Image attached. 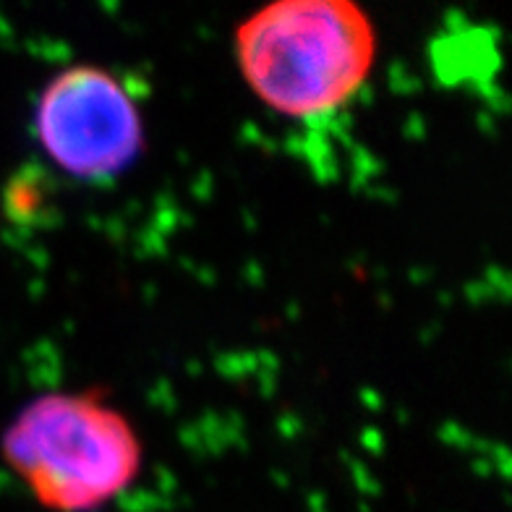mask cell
Wrapping results in <instances>:
<instances>
[{
  "mask_svg": "<svg viewBox=\"0 0 512 512\" xmlns=\"http://www.w3.org/2000/svg\"><path fill=\"white\" fill-rule=\"evenodd\" d=\"M233 50L262 105L285 118H317L364 89L379 34L353 0H275L238 21Z\"/></svg>",
  "mask_w": 512,
  "mask_h": 512,
  "instance_id": "cell-1",
  "label": "cell"
},
{
  "mask_svg": "<svg viewBox=\"0 0 512 512\" xmlns=\"http://www.w3.org/2000/svg\"><path fill=\"white\" fill-rule=\"evenodd\" d=\"M3 460L53 512H95L142 473L144 447L126 413L97 392H48L3 434Z\"/></svg>",
  "mask_w": 512,
  "mask_h": 512,
  "instance_id": "cell-2",
  "label": "cell"
},
{
  "mask_svg": "<svg viewBox=\"0 0 512 512\" xmlns=\"http://www.w3.org/2000/svg\"><path fill=\"white\" fill-rule=\"evenodd\" d=\"M34 131L55 168L76 178H110L144 149V118L113 71L95 63L63 68L42 89Z\"/></svg>",
  "mask_w": 512,
  "mask_h": 512,
  "instance_id": "cell-3",
  "label": "cell"
}]
</instances>
